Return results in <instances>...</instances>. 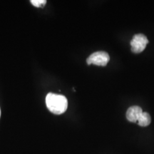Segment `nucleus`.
Segmentation results:
<instances>
[{
    "mask_svg": "<svg viewBox=\"0 0 154 154\" xmlns=\"http://www.w3.org/2000/svg\"><path fill=\"white\" fill-rule=\"evenodd\" d=\"M110 60L109 54L105 51H96L91 54L86 59V63L88 65L94 64L96 66H106Z\"/></svg>",
    "mask_w": 154,
    "mask_h": 154,
    "instance_id": "obj_2",
    "label": "nucleus"
},
{
    "mask_svg": "<svg viewBox=\"0 0 154 154\" xmlns=\"http://www.w3.org/2000/svg\"><path fill=\"white\" fill-rule=\"evenodd\" d=\"M31 3L36 7H42L46 5L47 1L46 0H32Z\"/></svg>",
    "mask_w": 154,
    "mask_h": 154,
    "instance_id": "obj_6",
    "label": "nucleus"
},
{
    "mask_svg": "<svg viewBox=\"0 0 154 154\" xmlns=\"http://www.w3.org/2000/svg\"><path fill=\"white\" fill-rule=\"evenodd\" d=\"M132 52L135 54L141 53L146 49V45L149 44V39L143 34H138L134 35L131 41Z\"/></svg>",
    "mask_w": 154,
    "mask_h": 154,
    "instance_id": "obj_3",
    "label": "nucleus"
},
{
    "mask_svg": "<svg viewBox=\"0 0 154 154\" xmlns=\"http://www.w3.org/2000/svg\"><path fill=\"white\" fill-rule=\"evenodd\" d=\"M143 113V110L138 106H133L128 108L126 111V119L127 120L132 123H137V121Z\"/></svg>",
    "mask_w": 154,
    "mask_h": 154,
    "instance_id": "obj_4",
    "label": "nucleus"
},
{
    "mask_svg": "<svg viewBox=\"0 0 154 154\" xmlns=\"http://www.w3.org/2000/svg\"><path fill=\"white\" fill-rule=\"evenodd\" d=\"M0 116H1V111H0Z\"/></svg>",
    "mask_w": 154,
    "mask_h": 154,
    "instance_id": "obj_7",
    "label": "nucleus"
},
{
    "mask_svg": "<svg viewBox=\"0 0 154 154\" xmlns=\"http://www.w3.org/2000/svg\"><path fill=\"white\" fill-rule=\"evenodd\" d=\"M151 122V116L149 113L147 112H143L142 114L140 115V116L138 119L137 121L138 124L140 126L146 127L149 126Z\"/></svg>",
    "mask_w": 154,
    "mask_h": 154,
    "instance_id": "obj_5",
    "label": "nucleus"
},
{
    "mask_svg": "<svg viewBox=\"0 0 154 154\" xmlns=\"http://www.w3.org/2000/svg\"><path fill=\"white\" fill-rule=\"evenodd\" d=\"M46 104L48 109L54 114H61L68 108V101L64 96L49 93L46 97Z\"/></svg>",
    "mask_w": 154,
    "mask_h": 154,
    "instance_id": "obj_1",
    "label": "nucleus"
}]
</instances>
